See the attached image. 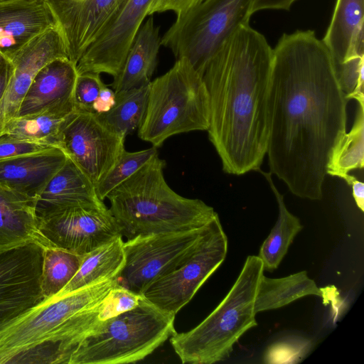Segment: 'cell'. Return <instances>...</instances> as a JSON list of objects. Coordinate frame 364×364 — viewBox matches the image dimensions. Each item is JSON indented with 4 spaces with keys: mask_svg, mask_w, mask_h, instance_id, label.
Wrapping results in <instances>:
<instances>
[{
    "mask_svg": "<svg viewBox=\"0 0 364 364\" xmlns=\"http://www.w3.org/2000/svg\"><path fill=\"white\" fill-rule=\"evenodd\" d=\"M75 206L107 207L94 183L68 156L36 199L35 211L39 221Z\"/></svg>",
    "mask_w": 364,
    "mask_h": 364,
    "instance_id": "d6986e66",
    "label": "cell"
},
{
    "mask_svg": "<svg viewBox=\"0 0 364 364\" xmlns=\"http://www.w3.org/2000/svg\"><path fill=\"white\" fill-rule=\"evenodd\" d=\"M149 84L115 92V102L108 112L97 114L112 132L126 137L140 127L146 109Z\"/></svg>",
    "mask_w": 364,
    "mask_h": 364,
    "instance_id": "83f0119b",
    "label": "cell"
},
{
    "mask_svg": "<svg viewBox=\"0 0 364 364\" xmlns=\"http://www.w3.org/2000/svg\"><path fill=\"white\" fill-rule=\"evenodd\" d=\"M323 297L322 289L317 287L306 271L272 279L262 275L255 301L256 313L286 306L306 296Z\"/></svg>",
    "mask_w": 364,
    "mask_h": 364,
    "instance_id": "484cf974",
    "label": "cell"
},
{
    "mask_svg": "<svg viewBox=\"0 0 364 364\" xmlns=\"http://www.w3.org/2000/svg\"><path fill=\"white\" fill-rule=\"evenodd\" d=\"M338 78L348 100L364 105V55H353L336 65Z\"/></svg>",
    "mask_w": 364,
    "mask_h": 364,
    "instance_id": "1f68e13d",
    "label": "cell"
},
{
    "mask_svg": "<svg viewBox=\"0 0 364 364\" xmlns=\"http://www.w3.org/2000/svg\"><path fill=\"white\" fill-rule=\"evenodd\" d=\"M257 171L261 173L269 183L279 208L277 220L263 242L258 255L263 263L264 269L273 271L279 267L294 237L302 230L303 225L299 219L287 208L283 195L274 183L272 173L270 171L264 172L260 168Z\"/></svg>",
    "mask_w": 364,
    "mask_h": 364,
    "instance_id": "d4e9b609",
    "label": "cell"
},
{
    "mask_svg": "<svg viewBox=\"0 0 364 364\" xmlns=\"http://www.w3.org/2000/svg\"><path fill=\"white\" fill-rule=\"evenodd\" d=\"M311 343L304 338H289L272 343L264 355L265 363H297L309 353Z\"/></svg>",
    "mask_w": 364,
    "mask_h": 364,
    "instance_id": "d6a6232c",
    "label": "cell"
},
{
    "mask_svg": "<svg viewBox=\"0 0 364 364\" xmlns=\"http://www.w3.org/2000/svg\"><path fill=\"white\" fill-rule=\"evenodd\" d=\"M364 165V105L358 104L353 125L337 141L330 154L326 174L343 178Z\"/></svg>",
    "mask_w": 364,
    "mask_h": 364,
    "instance_id": "f1b7e54d",
    "label": "cell"
},
{
    "mask_svg": "<svg viewBox=\"0 0 364 364\" xmlns=\"http://www.w3.org/2000/svg\"><path fill=\"white\" fill-rule=\"evenodd\" d=\"M156 154L158 151L155 146L133 152L124 149L112 168L96 186L100 200H104L112 191L134 175Z\"/></svg>",
    "mask_w": 364,
    "mask_h": 364,
    "instance_id": "4dcf8cb0",
    "label": "cell"
},
{
    "mask_svg": "<svg viewBox=\"0 0 364 364\" xmlns=\"http://www.w3.org/2000/svg\"><path fill=\"white\" fill-rule=\"evenodd\" d=\"M43 250L31 243L0 254V326L44 299Z\"/></svg>",
    "mask_w": 364,
    "mask_h": 364,
    "instance_id": "5bb4252c",
    "label": "cell"
},
{
    "mask_svg": "<svg viewBox=\"0 0 364 364\" xmlns=\"http://www.w3.org/2000/svg\"><path fill=\"white\" fill-rule=\"evenodd\" d=\"M77 77L76 65L69 58H58L44 65L34 76L16 117L58 109L75 111L73 91Z\"/></svg>",
    "mask_w": 364,
    "mask_h": 364,
    "instance_id": "e0dca14e",
    "label": "cell"
},
{
    "mask_svg": "<svg viewBox=\"0 0 364 364\" xmlns=\"http://www.w3.org/2000/svg\"><path fill=\"white\" fill-rule=\"evenodd\" d=\"M348 101L314 31L284 33L272 48L266 154L270 172L294 196L322 198L330 154L346 132Z\"/></svg>",
    "mask_w": 364,
    "mask_h": 364,
    "instance_id": "6da1fadb",
    "label": "cell"
},
{
    "mask_svg": "<svg viewBox=\"0 0 364 364\" xmlns=\"http://www.w3.org/2000/svg\"><path fill=\"white\" fill-rule=\"evenodd\" d=\"M117 279L44 299L0 326V364H69L75 350L73 317L107 294Z\"/></svg>",
    "mask_w": 364,
    "mask_h": 364,
    "instance_id": "3957f363",
    "label": "cell"
},
{
    "mask_svg": "<svg viewBox=\"0 0 364 364\" xmlns=\"http://www.w3.org/2000/svg\"><path fill=\"white\" fill-rule=\"evenodd\" d=\"M210 107L203 77L184 58L149 83L147 105L138 136L156 148L169 137L208 130Z\"/></svg>",
    "mask_w": 364,
    "mask_h": 364,
    "instance_id": "8992f818",
    "label": "cell"
},
{
    "mask_svg": "<svg viewBox=\"0 0 364 364\" xmlns=\"http://www.w3.org/2000/svg\"><path fill=\"white\" fill-rule=\"evenodd\" d=\"M364 0H337L322 41L335 65L353 55H364Z\"/></svg>",
    "mask_w": 364,
    "mask_h": 364,
    "instance_id": "7402d4cb",
    "label": "cell"
},
{
    "mask_svg": "<svg viewBox=\"0 0 364 364\" xmlns=\"http://www.w3.org/2000/svg\"><path fill=\"white\" fill-rule=\"evenodd\" d=\"M55 25L46 0H0V53L11 60L31 39Z\"/></svg>",
    "mask_w": 364,
    "mask_h": 364,
    "instance_id": "ac0fdd59",
    "label": "cell"
},
{
    "mask_svg": "<svg viewBox=\"0 0 364 364\" xmlns=\"http://www.w3.org/2000/svg\"><path fill=\"white\" fill-rule=\"evenodd\" d=\"M51 148L54 146L26 141L0 140V161Z\"/></svg>",
    "mask_w": 364,
    "mask_h": 364,
    "instance_id": "e575fe53",
    "label": "cell"
},
{
    "mask_svg": "<svg viewBox=\"0 0 364 364\" xmlns=\"http://www.w3.org/2000/svg\"><path fill=\"white\" fill-rule=\"evenodd\" d=\"M115 102V92L113 90L105 87L92 105L93 112L97 114L108 112L112 108Z\"/></svg>",
    "mask_w": 364,
    "mask_h": 364,
    "instance_id": "8d00e7d4",
    "label": "cell"
},
{
    "mask_svg": "<svg viewBox=\"0 0 364 364\" xmlns=\"http://www.w3.org/2000/svg\"><path fill=\"white\" fill-rule=\"evenodd\" d=\"M124 241L118 236L83 255L70 282L57 294L63 296L106 279L119 278L125 265Z\"/></svg>",
    "mask_w": 364,
    "mask_h": 364,
    "instance_id": "cb8c5ba5",
    "label": "cell"
},
{
    "mask_svg": "<svg viewBox=\"0 0 364 364\" xmlns=\"http://www.w3.org/2000/svg\"><path fill=\"white\" fill-rule=\"evenodd\" d=\"M124 139L107 128L94 112L74 111L60 129V148L95 187L119 158Z\"/></svg>",
    "mask_w": 364,
    "mask_h": 364,
    "instance_id": "30bf717a",
    "label": "cell"
},
{
    "mask_svg": "<svg viewBox=\"0 0 364 364\" xmlns=\"http://www.w3.org/2000/svg\"><path fill=\"white\" fill-rule=\"evenodd\" d=\"M154 0H122L76 65L77 75L120 73L130 45Z\"/></svg>",
    "mask_w": 364,
    "mask_h": 364,
    "instance_id": "7c38bea8",
    "label": "cell"
},
{
    "mask_svg": "<svg viewBox=\"0 0 364 364\" xmlns=\"http://www.w3.org/2000/svg\"><path fill=\"white\" fill-rule=\"evenodd\" d=\"M69 114L58 109H48L38 114L15 117L5 124L0 140L26 141L60 148V126Z\"/></svg>",
    "mask_w": 364,
    "mask_h": 364,
    "instance_id": "4316f807",
    "label": "cell"
},
{
    "mask_svg": "<svg viewBox=\"0 0 364 364\" xmlns=\"http://www.w3.org/2000/svg\"><path fill=\"white\" fill-rule=\"evenodd\" d=\"M176 315L141 296L134 308L107 320L86 337L69 364H124L144 359L176 331Z\"/></svg>",
    "mask_w": 364,
    "mask_h": 364,
    "instance_id": "52a82bcc",
    "label": "cell"
},
{
    "mask_svg": "<svg viewBox=\"0 0 364 364\" xmlns=\"http://www.w3.org/2000/svg\"><path fill=\"white\" fill-rule=\"evenodd\" d=\"M31 243L53 247L40 230L35 202L0 186V254Z\"/></svg>",
    "mask_w": 364,
    "mask_h": 364,
    "instance_id": "44dd1931",
    "label": "cell"
},
{
    "mask_svg": "<svg viewBox=\"0 0 364 364\" xmlns=\"http://www.w3.org/2000/svg\"><path fill=\"white\" fill-rule=\"evenodd\" d=\"M264 270L261 259L249 255L219 305L195 328L170 337L182 363L213 364L225 360L241 336L257 325L255 301Z\"/></svg>",
    "mask_w": 364,
    "mask_h": 364,
    "instance_id": "5b68a950",
    "label": "cell"
},
{
    "mask_svg": "<svg viewBox=\"0 0 364 364\" xmlns=\"http://www.w3.org/2000/svg\"><path fill=\"white\" fill-rule=\"evenodd\" d=\"M83 255L52 247L44 249L41 287L44 299L57 294L77 271Z\"/></svg>",
    "mask_w": 364,
    "mask_h": 364,
    "instance_id": "f546056e",
    "label": "cell"
},
{
    "mask_svg": "<svg viewBox=\"0 0 364 364\" xmlns=\"http://www.w3.org/2000/svg\"><path fill=\"white\" fill-rule=\"evenodd\" d=\"M204 0H154L148 16L155 13L171 11L177 16H181Z\"/></svg>",
    "mask_w": 364,
    "mask_h": 364,
    "instance_id": "d590c367",
    "label": "cell"
},
{
    "mask_svg": "<svg viewBox=\"0 0 364 364\" xmlns=\"http://www.w3.org/2000/svg\"><path fill=\"white\" fill-rule=\"evenodd\" d=\"M159 28L149 18L136 33L119 75L113 80L114 92L150 83L158 62L161 45Z\"/></svg>",
    "mask_w": 364,
    "mask_h": 364,
    "instance_id": "603a6c76",
    "label": "cell"
},
{
    "mask_svg": "<svg viewBox=\"0 0 364 364\" xmlns=\"http://www.w3.org/2000/svg\"><path fill=\"white\" fill-rule=\"evenodd\" d=\"M39 228L53 247L80 255L122 236L107 207L68 208L39 220Z\"/></svg>",
    "mask_w": 364,
    "mask_h": 364,
    "instance_id": "4fadbf2b",
    "label": "cell"
},
{
    "mask_svg": "<svg viewBox=\"0 0 364 364\" xmlns=\"http://www.w3.org/2000/svg\"><path fill=\"white\" fill-rule=\"evenodd\" d=\"M255 0H204L175 22L161 39L176 58H186L203 77L218 49L250 24Z\"/></svg>",
    "mask_w": 364,
    "mask_h": 364,
    "instance_id": "ba28073f",
    "label": "cell"
},
{
    "mask_svg": "<svg viewBox=\"0 0 364 364\" xmlns=\"http://www.w3.org/2000/svg\"><path fill=\"white\" fill-rule=\"evenodd\" d=\"M13 72L14 64L12 61L6 56L0 53V101L10 82Z\"/></svg>",
    "mask_w": 364,
    "mask_h": 364,
    "instance_id": "74e56055",
    "label": "cell"
},
{
    "mask_svg": "<svg viewBox=\"0 0 364 364\" xmlns=\"http://www.w3.org/2000/svg\"><path fill=\"white\" fill-rule=\"evenodd\" d=\"M227 252L228 237L217 213L189 251L139 294L159 309L176 315L222 264Z\"/></svg>",
    "mask_w": 364,
    "mask_h": 364,
    "instance_id": "9c48e42d",
    "label": "cell"
},
{
    "mask_svg": "<svg viewBox=\"0 0 364 364\" xmlns=\"http://www.w3.org/2000/svg\"><path fill=\"white\" fill-rule=\"evenodd\" d=\"M67 159L61 149L54 147L0 161V186L35 202Z\"/></svg>",
    "mask_w": 364,
    "mask_h": 364,
    "instance_id": "ffe728a7",
    "label": "cell"
},
{
    "mask_svg": "<svg viewBox=\"0 0 364 364\" xmlns=\"http://www.w3.org/2000/svg\"><path fill=\"white\" fill-rule=\"evenodd\" d=\"M297 0H255L253 13L266 9L289 10Z\"/></svg>",
    "mask_w": 364,
    "mask_h": 364,
    "instance_id": "ab89813d",
    "label": "cell"
},
{
    "mask_svg": "<svg viewBox=\"0 0 364 364\" xmlns=\"http://www.w3.org/2000/svg\"><path fill=\"white\" fill-rule=\"evenodd\" d=\"M63 38L70 60L77 65L122 0H46Z\"/></svg>",
    "mask_w": 364,
    "mask_h": 364,
    "instance_id": "2e32d148",
    "label": "cell"
},
{
    "mask_svg": "<svg viewBox=\"0 0 364 364\" xmlns=\"http://www.w3.org/2000/svg\"><path fill=\"white\" fill-rule=\"evenodd\" d=\"M105 87L100 74L85 73L77 75L73 91L75 111L93 112V103Z\"/></svg>",
    "mask_w": 364,
    "mask_h": 364,
    "instance_id": "836d02e7",
    "label": "cell"
},
{
    "mask_svg": "<svg viewBox=\"0 0 364 364\" xmlns=\"http://www.w3.org/2000/svg\"><path fill=\"white\" fill-rule=\"evenodd\" d=\"M272 65V48L247 24L222 45L203 75L208 138L227 173L257 171L267 154Z\"/></svg>",
    "mask_w": 364,
    "mask_h": 364,
    "instance_id": "7a4b0ae2",
    "label": "cell"
},
{
    "mask_svg": "<svg viewBox=\"0 0 364 364\" xmlns=\"http://www.w3.org/2000/svg\"><path fill=\"white\" fill-rule=\"evenodd\" d=\"M205 225L196 229L138 235L127 240L123 245L126 262L118 278L119 283L140 294L189 251L199 239Z\"/></svg>",
    "mask_w": 364,
    "mask_h": 364,
    "instance_id": "8fae6325",
    "label": "cell"
},
{
    "mask_svg": "<svg viewBox=\"0 0 364 364\" xmlns=\"http://www.w3.org/2000/svg\"><path fill=\"white\" fill-rule=\"evenodd\" d=\"M58 58H69L57 25L31 39L13 56V75L0 101V134L7 122L16 117L36 74Z\"/></svg>",
    "mask_w": 364,
    "mask_h": 364,
    "instance_id": "9a60e30c",
    "label": "cell"
},
{
    "mask_svg": "<svg viewBox=\"0 0 364 364\" xmlns=\"http://www.w3.org/2000/svg\"><path fill=\"white\" fill-rule=\"evenodd\" d=\"M165 165L156 154L107 196L122 237L200 228L217 214L203 200L171 188L164 176Z\"/></svg>",
    "mask_w": 364,
    "mask_h": 364,
    "instance_id": "277c9868",
    "label": "cell"
},
{
    "mask_svg": "<svg viewBox=\"0 0 364 364\" xmlns=\"http://www.w3.org/2000/svg\"><path fill=\"white\" fill-rule=\"evenodd\" d=\"M351 187L352 195L358 208L364 211V183L354 176L347 174L343 178Z\"/></svg>",
    "mask_w": 364,
    "mask_h": 364,
    "instance_id": "f35d334b",
    "label": "cell"
}]
</instances>
